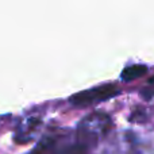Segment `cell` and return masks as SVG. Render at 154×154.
<instances>
[{
    "label": "cell",
    "mask_w": 154,
    "mask_h": 154,
    "mask_svg": "<svg viewBox=\"0 0 154 154\" xmlns=\"http://www.w3.org/2000/svg\"><path fill=\"white\" fill-rule=\"evenodd\" d=\"M146 73L147 66H145V65H130V66H126L122 70L120 77H122L123 81H133V80L139 79Z\"/></svg>",
    "instance_id": "obj_4"
},
{
    "label": "cell",
    "mask_w": 154,
    "mask_h": 154,
    "mask_svg": "<svg viewBox=\"0 0 154 154\" xmlns=\"http://www.w3.org/2000/svg\"><path fill=\"white\" fill-rule=\"evenodd\" d=\"M111 118L103 112H93L85 116L77 126L75 141L89 152H95L99 142L109 133Z\"/></svg>",
    "instance_id": "obj_1"
},
{
    "label": "cell",
    "mask_w": 154,
    "mask_h": 154,
    "mask_svg": "<svg viewBox=\"0 0 154 154\" xmlns=\"http://www.w3.org/2000/svg\"><path fill=\"white\" fill-rule=\"evenodd\" d=\"M149 85H153V87H154V76H153L152 79L149 80Z\"/></svg>",
    "instance_id": "obj_6"
},
{
    "label": "cell",
    "mask_w": 154,
    "mask_h": 154,
    "mask_svg": "<svg viewBox=\"0 0 154 154\" xmlns=\"http://www.w3.org/2000/svg\"><path fill=\"white\" fill-rule=\"evenodd\" d=\"M138 116H141L142 119L145 120L146 115H145V112H142L141 109H135V112H133V116H131V119H130V120H135V122H137V118H138Z\"/></svg>",
    "instance_id": "obj_5"
},
{
    "label": "cell",
    "mask_w": 154,
    "mask_h": 154,
    "mask_svg": "<svg viewBox=\"0 0 154 154\" xmlns=\"http://www.w3.org/2000/svg\"><path fill=\"white\" fill-rule=\"evenodd\" d=\"M119 93L120 89L116 84H103L72 95L69 99V103L75 107H87L115 97Z\"/></svg>",
    "instance_id": "obj_2"
},
{
    "label": "cell",
    "mask_w": 154,
    "mask_h": 154,
    "mask_svg": "<svg viewBox=\"0 0 154 154\" xmlns=\"http://www.w3.org/2000/svg\"><path fill=\"white\" fill-rule=\"evenodd\" d=\"M39 126H41L39 118H32V116L26 118L16 127V133H15L16 142L18 143H27L31 139H34V137L39 131Z\"/></svg>",
    "instance_id": "obj_3"
}]
</instances>
